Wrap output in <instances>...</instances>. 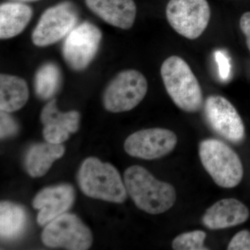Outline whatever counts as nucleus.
Instances as JSON below:
<instances>
[{
    "label": "nucleus",
    "mask_w": 250,
    "mask_h": 250,
    "mask_svg": "<svg viewBox=\"0 0 250 250\" xmlns=\"http://www.w3.org/2000/svg\"><path fill=\"white\" fill-rule=\"evenodd\" d=\"M85 4L105 22L121 29H129L136 19L134 0H85Z\"/></svg>",
    "instance_id": "2eb2a0df"
},
{
    "label": "nucleus",
    "mask_w": 250,
    "mask_h": 250,
    "mask_svg": "<svg viewBox=\"0 0 250 250\" xmlns=\"http://www.w3.org/2000/svg\"><path fill=\"white\" fill-rule=\"evenodd\" d=\"M62 81L60 70L52 62L44 64L35 77V91L39 98L47 100L58 91Z\"/></svg>",
    "instance_id": "aec40b11"
},
{
    "label": "nucleus",
    "mask_w": 250,
    "mask_h": 250,
    "mask_svg": "<svg viewBox=\"0 0 250 250\" xmlns=\"http://www.w3.org/2000/svg\"><path fill=\"white\" fill-rule=\"evenodd\" d=\"M166 17L179 34L194 40L203 34L209 22L210 9L207 0H170Z\"/></svg>",
    "instance_id": "423d86ee"
},
{
    "label": "nucleus",
    "mask_w": 250,
    "mask_h": 250,
    "mask_svg": "<svg viewBox=\"0 0 250 250\" xmlns=\"http://www.w3.org/2000/svg\"><path fill=\"white\" fill-rule=\"evenodd\" d=\"M207 234L205 231L197 230L182 233L174 238L172 249L174 250H208L205 246Z\"/></svg>",
    "instance_id": "412c9836"
},
{
    "label": "nucleus",
    "mask_w": 250,
    "mask_h": 250,
    "mask_svg": "<svg viewBox=\"0 0 250 250\" xmlns=\"http://www.w3.org/2000/svg\"><path fill=\"white\" fill-rule=\"evenodd\" d=\"M75 199V190L69 184L42 189L36 195L32 203L34 208L39 210L38 223L42 226L63 214L71 207Z\"/></svg>",
    "instance_id": "f8f14e48"
},
{
    "label": "nucleus",
    "mask_w": 250,
    "mask_h": 250,
    "mask_svg": "<svg viewBox=\"0 0 250 250\" xmlns=\"http://www.w3.org/2000/svg\"><path fill=\"white\" fill-rule=\"evenodd\" d=\"M0 136L1 139H6L14 136L18 132V126L12 117L7 112L1 111L0 113Z\"/></svg>",
    "instance_id": "4be33fe9"
},
{
    "label": "nucleus",
    "mask_w": 250,
    "mask_h": 250,
    "mask_svg": "<svg viewBox=\"0 0 250 250\" xmlns=\"http://www.w3.org/2000/svg\"><path fill=\"white\" fill-rule=\"evenodd\" d=\"M32 16V10L27 5L8 2L0 6V38L11 39L21 34L27 27Z\"/></svg>",
    "instance_id": "f3484780"
},
{
    "label": "nucleus",
    "mask_w": 250,
    "mask_h": 250,
    "mask_svg": "<svg viewBox=\"0 0 250 250\" xmlns=\"http://www.w3.org/2000/svg\"><path fill=\"white\" fill-rule=\"evenodd\" d=\"M27 215L22 206L8 201L0 204V235L4 239H14L23 232Z\"/></svg>",
    "instance_id": "6ab92c4d"
},
{
    "label": "nucleus",
    "mask_w": 250,
    "mask_h": 250,
    "mask_svg": "<svg viewBox=\"0 0 250 250\" xmlns=\"http://www.w3.org/2000/svg\"><path fill=\"white\" fill-rule=\"evenodd\" d=\"M204 112L210 129L223 139L239 144L245 139V126L238 111L226 98L211 95L206 100Z\"/></svg>",
    "instance_id": "6e6552de"
},
{
    "label": "nucleus",
    "mask_w": 250,
    "mask_h": 250,
    "mask_svg": "<svg viewBox=\"0 0 250 250\" xmlns=\"http://www.w3.org/2000/svg\"><path fill=\"white\" fill-rule=\"evenodd\" d=\"M65 147L62 144L47 142L34 145L28 151L25 159V167L32 177L45 175L54 161L63 156Z\"/></svg>",
    "instance_id": "dca6fc26"
},
{
    "label": "nucleus",
    "mask_w": 250,
    "mask_h": 250,
    "mask_svg": "<svg viewBox=\"0 0 250 250\" xmlns=\"http://www.w3.org/2000/svg\"><path fill=\"white\" fill-rule=\"evenodd\" d=\"M102 33L91 23H82L67 35L62 47L64 59L69 66L82 70L89 65L98 52Z\"/></svg>",
    "instance_id": "9d476101"
},
{
    "label": "nucleus",
    "mask_w": 250,
    "mask_h": 250,
    "mask_svg": "<svg viewBox=\"0 0 250 250\" xmlns=\"http://www.w3.org/2000/svg\"><path fill=\"white\" fill-rule=\"evenodd\" d=\"M228 250H250V231L243 230L233 237Z\"/></svg>",
    "instance_id": "b1692460"
},
{
    "label": "nucleus",
    "mask_w": 250,
    "mask_h": 250,
    "mask_svg": "<svg viewBox=\"0 0 250 250\" xmlns=\"http://www.w3.org/2000/svg\"><path fill=\"white\" fill-rule=\"evenodd\" d=\"M249 217V209L239 200L223 199L207 210L202 223L208 229H223L244 223Z\"/></svg>",
    "instance_id": "4468645a"
},
{
    "label": "nucleus",
    "mask_w": 250,
    "mask_h": 250,
    "mask_svg": "<svg viewBox=\"0 0 250 250\" xmlns=\"http://www.w3.org/2000/svg\"><path fill=\"white\" fill-rule=\"evenodd\" d=\"M81 190L88 197L113 203H123L127 198L125 182L114 166L96 158L85 159L78 173Z\"/></svg>",
    "instance_id": "f03ea898"
},
{
    "label": "nucleus",
    "mask_w": 250,
    "mask_h": 250,
    "mask_svg": "<svg viewBox=\"0 0 250 250\" xmlns=\"http://www.w3.org/2000/svg\"><path fill=\"white\" fill-rule=\"evenodd\" d=\"M147 92V82L141 72L127 70L120 72L108 85L103 96L104 106L112 113L133 109Z\"/></svg>",
    "instance_id": "39448f33"
},
{
    "label": "nucleus",
    "mask_w": 250,
    "mask_h": 250,
    "mask_svg": "<svg viewBox=\"0 0 250 250\" xmlns=\"http://www.w3.org/2000/svg\"><path fill=\"white\" fill-rule=\"evenodd\" d=\"M202 165L219 187L231 188L241 183L243 164L229 146L217 139L202 141L199 147Z\"/></svg>",
    "instance_id": "20e7f679"
},
{
    "label": "nucleus",
    "mask_w": 250,
    "mask_h": 250,
    "mask_svg": "<svg viewBox=\"0 0 250 250\" xmlns=\"http://www.w3.org/2000/svg\"><path fill=\"white\" fill-rule=\"evenodd\" d=\"M29 99V88L22 78L12 75L0 76V109L11 113L21 109Z\"/></svg>",
    "instance_id": "a211bd4d"
},
{
    "label": "nucleus",
    "mask_w": 250,
    "mask_h": 250,
    "mask_svg": "<svg viewBox=\"0 0 250 250\" xmlns=\"http://www.w3.org/2000/svg\"><path fill=\"white\" fill-rule=\"evenodd\" d=\"M240 26L246 37L247 45L250 51V12L245 13L241 16Z\"/></svg>",
    "instance_id": "393cba45"
},
{
    "label": "nucleus",
    "mask_w": 250,
    "mask_h": 250,
    "mask_svg": "<svg viewBox=\"0 0 250 250\" xmlns=\"http://www.w3.org/2000/svg\"><path fill=\"white\" fill-rule=\"evenodd\" d=\"M41 240L50 248L85 250L91 246L93 236L89 228L77 215L63 213L46 225Z\"/></svg>",
    "instance_id": "0eeeda50"
},
{
    "label": "nucleus",
    "mask_w": 250,
    "mask_h": 250,
    "mask_svg": "<svg viewBox=\"0 0 250 250\" xmlns=\"http://www.w3.org/2000/svg\"><path fill=\"white\" fill-rule=\"evenodd\" d=\"M78 14L70 2H62L46 10L33 31L34 45L45 47L55 43L74 29Z\"/></svg>",
    "instance_id": "1a4fd4ad"
},
{
    "label": "nucleus",
    "mask_w": 250,
    "mask_h": 250,
    "mask_svg": "<svg viewBox=\"0 0 250 250\" xmlns=\"http://www.w3.org/2000/svg\"><path fill=\"white\" fill-rule=\"evenodd\" d=\"M215 60L218 67L219 76L223 81H227L231 75V63L226 52L218 50L215 52Z\"/></svg>",
    "instance_id": "5701e85b"
},
{
    "label": "nucleus",
    "mask_w": 250,
    "mask_h": 250,
    "mask_svg": "<svg viewBox=\"0 0 250 250\" xmlns=\"http://www.w3.org/2000/svg\"><path fill=\"white\" fill-rule=\"evenodd\" d=\"M22 1H35V0H22Z\"/></svg>",
    "instance_id": "a878e982"
},
{
    "label": "nucleus",
    "mask_w": 250,
    "mask_h": 250,
    "mask_svg": "<svg viewBox=\"0 0 250 250\" xmlns=\"http://www.w3.org/2000/svg\"><path fill=\"white\" fill-rule=\"evenodd\" d=\"M173 131L162 128L140 130L130 135L125 142V150L133 157L153 160L172 152L177 146Z\"/></svg>",
    "instance_id": "9b49d317"
},
{
    "label": "nucleus",
    "mask_w": 250,
    "mask_h": 250,
    "mask_svg": "<svg viewBox=\"0 0 250 250\" xmlns=\"http://www.w3.org/2000/svg\"><path fill=\"white\" fill-rule=\"evenodd\" d=\"M161 74L167 93L180 109L188 113L200 110L203 106L201 86L183 59L172 56L166 59Z\"/></svg>",
    "instance_id": "7ed1b4c3"
},
{
    "label": "nucleus",
    "mask_w": 250,
    "mask_h": 250,
    "mask_svg": "<svg viewBox=\"0 0 250 250\" xmlns=\"http://www.w3.org/2000/svg\"><path fill=\"white\" fill-rule=\"evenodd\" d=\"M128 194L139 209L149 214H160L172 208L177 198L173 186L156 179L139 166L128 167L124 173Z\"/></svg>",
    "instance_id": "f257e3e1"
},
{
    "label": "nucleus",
    "mask_w": 250,
    "mask_h": 250,
    "mask_svg": "<svg viewBox=\"0 0 250 250\" xmlns=\"http://www.w3.org/2000/svg\"><path fill=\"white\" fill-rule=\"evenodd\" d=\"M41 121L44 125L42 134L47 142L62 144L75 133L80 127V114L76 111H59L56 100L45 105L41 114Z\"/></svg>",
    "instance_id": "ddd939ff"
}]
</instances>
